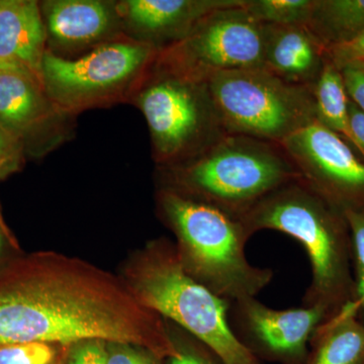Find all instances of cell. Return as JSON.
<instances>
[{
  "instance_id": "5b68a950",
  "label": "cell",
  "mask_w": 364,
  "mask_h": 364,
  "mask_svg": "<svg viewBox=\"0 0 364 364\" xmlns=\"http://www.w3.org/2000/svg\"><path fill=\"white\" fill-rule=\"evenodd\" d=\"M136 291L146 308L181 326L225 364H260L232 332L228 320L231 303L188 274L173 248L152 249L139 270Z\"/></svg>"
},
{
  "instance_id": "44dd1931",
  "label": "cell",
  "mask_w": 364,
  "mask_h": 364,
  "mask_svg": "<svg viewBox=\"0 0 364 364\" xmlns=\"http://www.w3.org/2000/svg\"><path fill=\"white\" fill-rule=\"evenodd\" d=\"M351 234L352 269L355 284V304L364 322V207L344 210Z\"/></svg>"
},
{
  "instance_id": "1f68e13d",
  "label": "cell",
  "mask_w": 364,
  "mask_h": 364,
  "mask_svg": "<svg viewBox=\"0 0 364 364\" xmlns=\"http://www.w3.org/2000/svg\"><path fill=\"white\" fill-rule=\"evenodd\" d=\"M363 64H364V63H363Z\"/></svg>"
},
{
  "instance_id": "4316f807",
  "label": "cell",
  "mask_w": 364,
  "mask_h": 364,
  "mask_svg": "<svg viewBox=\"0 0 364 364\" xmlns=\"http://www.w3.org/2000/svg\"><path fill=\"white\" fill-rule=\"evenodd\" d=\"M348 114L352 135L355 141V150L363 156L364 161V112L349 100Z\"/></svg>"
},
{
  "instance_id": "3957f363",
  "label": "cell",
  "mask_w": 364,
  "mask_h": 364,
  "mask_svg": "<svg viewBox=\"0 0 364 364\" xmlns=\"http://www.w3.org/2000/svg\"><path fill=\"white\" fill-rule=\"evenodd\" d=\"M161 205L178 237L182 267L215 296L229 303L255 298L272 282L273 270L246 258L251 236L239 218L170 188Z\"/></svg>"
},
{
  "instance_id": "277c9868",
  "label": "cell",
  "mask_w": 364,
  "mask_h": 364,
  "mask_svg": "<svg viewBox=\"0 0 364 364\" xmlns=\"http://www.w3.org/2000/svg\"><path fill=\"white\" fill-rule=\"evenodd\" d=\"M174 171L170 188L241 219L273 191L301 178L280 144L226 134Z\"/></svg>"
},
{
  "instance_id": "6da1fadb",
  "label": "cell",
  "mask_w": 364,
  "mask_h": 364,
  "mask_svg": "<svg viewBox=\"0 0 364 364\" xmlns=\"http://www.w3.org/2000/svg\"><path fill=\"white\" fill-rule=\"evenodd\" d=\"M102 340L174 353L158 314L105 273L55 257L0 287V345Z\"/></svg>"
},
{
  "instance_id": "4dcf8cb0",
  "label": "cell",
  "mask_w": 364,
  "mask_h": 364,
  "mask_svg": "<svg viewBox=\"0 0 364 364\" xmlns=\"http://www.w3.org/2000/svg\"><path fill=\"white\" fill-rule=\"evenodd\" d=\"M363 364H364V361H363Z\"/></svg>"
},
{
  "instance_id": "cb8c5ba5",
  "label": "cell",
  "mask_w": 364,
  "mask_h": 364,
  "mask_svg": "<svg viewBox=\"0 0 364 364\" xmlns=\"http://www.w3.org/2000/svg\"><path fill=\"white\" fill-rule=\"evenodd\" d=\"M349 100L364 112V64H353L341 70Z\"/></svg>"
},
{
  "instance_id": "9c48e42d",
  "label": "cell",
  "mask_w": 364,
  "mask_h": 364,
  "mask_svg": "<svg viewBox=\"0 0 364 364\" xmlns=\"http://www.w3.org/2000/svg\"><path fill=\"white\" fill-rule=\"evenodd\" d=\"M301 181L342 210L364 207V161L318 121L280 143Z\"/></svg>"
},
{
  "instance_id": "9a60e30c",
  "label": "cell",
  "mask_w": 364,
  "mask_h": 364,
  "mask_svg": "<svg viewBox=\"0 0 364 364\" xmlns=\"http://www.w3.org/2000/svg\"><path fill=\"white\" fill-rule=\"evenodd\" d=\"M45 16L52 37L62 44L95 42L112 25L109 7L95 0H57L45 4Z\"/></svg>"
},
{
  "instance_id": "d4e9b609",
  "label": "cell",
  "mask_w": 364,
  "mask_h": 364,
  "mask_svg": "<svg viewBox=\"0 0 364 364\" xmlns=\"http://www.w3.org/2000/svg\"><path fill=\"white\" fill-rule=\"evenodd\" d=\"M69 364H107V352L102 340H88L72 352Z\"/></svg>"
},
{
  "instance_id": "603a6c76",
  "label": "cell",
  "mask_w": 364,
  "mask_h": 364,
  "mask_svg": "<svg viewBox=\"0 0 364 364\" xmlns=\"http://www.w3.org/2000/svg\"><path fill=\"white\" fill-rule=\"evenodd\" d=\"M326 54L340 71L346 66L364 63V32L346 42L326 47Z\"/></svg>"
},
{
  "instance_id": "d6986e66",
  "label": "cell",
  "mask_w": 364,
  "mask_h": 364,
  "mask_svg": "<svg viewBox=\"0 0 364 364\" xmlns=\"http://www.w3.org/2000/svg\"><path fill=\"white\" fill-rule=\"evenodd\" d=\"M312 90L316 121L343 138L355 150L349 124V97L341 71L328 60Z\"/></svg>"
},
{
  "instance_id": "e0dca14e",
  "label": "cell",
  "mask_w": 364,
  "mask_h": 364,
  "mask_svg": "<svg viewBox=\"0 0 364 364\" xmlns=\"http://www.w3.org/2000/svg\"><path fill=\"white\" fill-rule=\"evenodd\" d=\"M37 85L21 72L0 73V124L21 131L42 119L45 105Z\"/></svg>"
},
{
  "instance_id": "8992f818",
  "label": "cell",
  "mask_w": 364,
  "mask_h": 364,
  "mask_svg": "<svg viewBox=\"0 0 364 364\" xmlns=\"http://www.w3.org/2000/svg\"><path fill=\"white\" fill-rule=\"evenodd\" d=\"M208 85L227 134L280 144L316 121L312 87L263 67L223 72Z\"/></svg>"
},
{
  "instance_id": "4fadbf2b",
  "label": "cell",
  "mask_w": 364,
  "mask_h": 364,
  "mask_svg": "<svg viewBox=\"0 0 364 364\" xmlns=\"http://www.w3.org/2000/svg\"><path fill=\"white\" fill-rule=\"evenodd\" d=\"M46 28L39 6L31 0L0 1V61L42 83Z\"/></svg>"
},
{
  "instance_id": "5bb4252c",
  "label": "cell",
  "mask_w": 364,
  "mask_h": 364,
  "mask_svg": "<svg viewBox=\"0 0 364 364\" xmlns=\"http://www.w3.org/2000/svg\"><path fill=\"white\" fill-rule=\"evenodd\" d=\"M241 4L242 0H130L124 4V11L138 31L172 45L208 14Z\"/></svg>"
},
{
  "instance_id": "7402d4cb",
  "label": "cell",
  "mask_w": 364,
  "mask_h": 364,
  "mask_svg": "<svg viewBox=\"0 0 364 364\" xmlns=\"http://www.w3.org/2000/svg\"><path fill=\"white\" fill-rule=\"evenodd\" d=\"M54 356V349L40 342L0 347V364H50Z\"/></svg>"
},
{
  "instance_id": "7a4b0ae2",
  "label": "cell",
  "mask_w": 364,
  "mask_h": 364,
  "mask_svg": "<svg viewBox=\"0 0 364 364\" xmlns=\"http://www.w3.org/2000/svg\"><path fill=\"white\" fill-rule=\"evenodd\" d=\"M241 221L251 237L275 230L305 248L312 267L305 306H320L332 317L355 301L351 234L344 212L301 178L273 191Z\"/></svg>"
},
{
  "instance_id": "ac0fdd59",
  "label": "cell",
  "mask_w": 364,
  "mask_h": 364,
  "mask_svg": "<svg viewBox=\"0 0 364 364\" xmlns=\"http://www.w3.org/2000/svg\"><path fill=\"white\" fill-rule=\"evenodd\" d=\"M309 28L326 46L364 32V0H315Z\"/></svg>"
},
{
  "instance_id": "ffe728a7",
  "label": "cell",
  "mask_w": 364,
  "mask_h": 364,
  "mask_svg": "<svg viewBox=\"0 0 364 364\" xmlns=\"http://www.w3.org/2000/svg\"><path fill=\"white\" fill-rule=\"evenodd\" d=\"M315 0H243V9L261 25L308 26Z\"/></svg>"
},
{
  "instance_id": "f546056e",
  "label": "cell",
  "mask_w": 364,
  "mask_h": 364,
  "mask_svg": "<svg viewBox=\"0 0 364 364\" xmlns=\"http://www.w3.org/2000/svg\"><path fill=\"white\" fill-rule=\"evenodd\" d=\"M7 148V143L6 136H4V133H2L1 130H0V158L2 157V155L6 153Z\"/></svg>"
},
{
  "instance_id": "484cf974",
  "label": "cell",
  "mask_w": 364,
  "mask_h": 364,
  "mask_svg": "<svg viewBox=\"0 0 364 364\" xmlns=\"http://www.w3.org/2000/svg\"><path fill=\"white\" fill-rule=\"evenodd\" d=\"M172 342L176 352L168 356V364H225L213 350L205 356L191 349L181 348L173 340Z\"/></svg>"
},
{
  "instance_id": "ba28073f",
  "label": "cell",
  "mask_w": 364,
  "mask_h": 364,
  "mask_svg": "<svg viewBox=\"0 0 364 364\" xmlns=\"http://www.w3.org/2000/svg\"><path fill=\"white\" fill-rule=\"evenodd\" d=\"M158 156L178 161L226 135L208 82L163 72L140 98Z\"/></svg>"
},
{
  "instance_id": "30bf717a",
  "label": "cell",
  "mask_w": 364,
  "mask_h": 364,
  "mask_svg": "<svg viewBox=\"0 0 364 364\" xmlns=\"http://www.w3.org/2000/svg\"><path fill=\"white\" fill-rule=\"evenodd\" d=\"M153 52V46L134 43L102 46L76 60L46 52L42 83L61 104H85L129 82L149 61Z\"/></svg>"
},
{
  "instance_id": "8fae6325",
  "label": "cell",
  "mask_w": 364,
  "mask_h": 364,
  "mask_svg": "<svg viewBox=\"0 0 364 364\" xmlns=\"http://www.w3.org/2000/svg\"><path fill=\"white\" fill-rule=\"evenodd\" d=\"M331 318L320 306L273 310L256 298L233 301L228 314L232 332L256 358L284 364L308 363V344Z\"/></svg>"
},
{
  "instance_id": "2e32d148",
  "label": "cell",
  "mask_w": 364,
  "mask_h": 364,
  "mask_svg": "<svg viewBox=\"0 0 364 364\" xmlns=\"http://www.w3.org/2000/svg\"><path fill=\"white\" fill-rule=\"evenodd\" d=\"M310 345L306 364H363L364 322L355 301L321 325Z\"/></svg>"
},
{
  "instance_id": "f1b7e54d",
  "label": "cell",
  "mask_w": 364,
  "mask_h": 364,
  "mask_svg": "<svg viewBox=\"0 0 364 364\" xmlns=\"http://www.w3.org/2000/svg\"><path fill=\"white\" fill-rule=\"evenodd\" d=\"M4 72H21V73L26 74L25 71L21 70V69L18 68V67L0 61V73H4ZM26 75H28V74H26ZM33 80H35V79H33Z\"/></svg>"
},
{
  "instance_id": "7c38bea8",
  "label": "cell",
  "mask_w": 364,
  "mask_h": 364,
  "mask_svg": "<svg viewBox=\"0 0 364 364\" xmlns=\"http://www.w3.org/2000/svg\"><path fill=\"white\" fill-rule=\"evenodd\" d=\"M263 26V68L294 85L313 87L327 63L326 46L308 26Z\"/></svg>"
},
{
  "instance_id": "52a82bcc",
  "label": "cell",
  "mask_w": 364,
  "mask_h": 364,
  "mask_svg": "<svg viewBox=\"0 0 364 364\" xmlns=\"http://www.w3.org/2000/svg\"><path fill=\"white\" fill-rule=\"evenodd\" d=\"M240 6L218 9L163 50L165 73L208 82L223 72L263 67V26Z\"/></svg>"
},
{
  "instance_id": "83f0119b",
  "label": "cell",
  "mask_w": 364,
  "mask_h": 364,
  "mask_svg": "<svg viewBox=\"0 0 364 364\" xmlns=\"http://www.w3.org/2000/svg\"><path fill=\"white\" fill-rule=\"evenodd\" d=\"M107 364H154L142 354L126 348L117 347L107 353Z\"/></svg>"
}]
</instances>
